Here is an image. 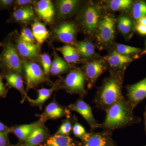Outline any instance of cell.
Here are the masks:
<instances>
[{
  "mask_svg": "<svg viewBox=\"0 0 146 146\" xmlns=\"http://www.w3.org/2000/svg\"><path fill=\"white\" fill-rule=\"evenodd\" d=\"M3 74H0V98L5 97L8 92V89L3 82Z\"/></svg>",
  "mask_w": 146,
  "mask_h": 146,
  "instance_id": "36",
  "label": "cell"
},
{
  "mask_svg": "<svg viewBox=\"0 0 146 146\" xmlns=\"http://www.w3.org/2000/svg\"><path fill=\"white\" fill-rule=\"evenodd\" d=\"M68 108L80 114L89 124L92 131L100 128L101 124L95 119L91 106L82 99L78 100L75 102L70 104Z\"/></svg>",
  "mask_w": 146,
  "mask_h": 146,
  "instance_id": "14",
  "label": "cell"
},
{
  "mask_svg": "<svg viewBox=\"0 0 146 146\" xmlns=\"http://www.w3.org/2000/svg\"><path fill=\"white\" fill-rule=\"evenodd\" d=\"M106 11L102 3L99 2L90 1L82 5L76 19L84 34L94 36Z\"/></svg>",
  "mask_w": 146,
  "mask_h": 146,
  "instance_id": "3",
  "label": "cell"
},
{
  "mask_svg": "<svg viewBox=\"0 0 146 146\" xmlns=\"http://www.w3.org/2000/svg\"><path fill=\"white\" fill-rule=\"evenodd\" d=\"M72 129L74 136L78 138H81V139L87 133L84 128L78 122H75Z\"/></svg>",
  "mask_w": 146,
  "mask_h": 146,
  "instance_id": "34",
  "label": "cell"
},
{
  "mask_svg": "<svg viewBox=\"0 0 146 146\" xmlns=\"http://www.w3.org/2000/svg\"><path fill=\"white\" fill-rule=\"evenodd\" d=\"M78 0H59L56 1V11L60 20L70 18L78 13L82 5Z\"/></svg>",
  "mask_w": 146,
  "mask_h": 146,
  "instance_id": "12",
  "label": "cell"
},
{
  "mask_svg": "<svg viewBox=\"0 0 146 146\" xmlns=\"http://www.w3.org/2000/svg\"><path fill=\"white\" fill-rule=\"evenodd\" d=\"M125 71L110 73L97 89L94 102L97 108L105 111L124 97L122 94Z\"/></svg>",
  "mask_w": 146,
  "mask_h": 146,
  "instance_id": "2",
  "label": "cell"
},
{
  "mask_svg": "<svg viewBox=\"0 0 146 146\" xmlns=\"http://www.w3.org/2000/svg\"><path fill=\"white\" fill-rule=\"evenodd\" d=\"M20 39L24 42L35 44V39L32 30L29 28L25 27L21 30V34L19 35Z\"/></svg>",
  "mask_w": 146,
  "mask_h": 146,
  "instance_id": "32",
  "label": "cell"
},
{
  "mask_svg": "<svg viewBox=\"0 0 146 146\" xmlns=\"http://www.w3.org/2000/svg\"><path fill=\"white\" fill-rule=\"evenodd\" d=\"M9 86L20 91L21 94H25L23 82L21 74L17 73L11 72L4 75Z\"/></svg>",
  "mask_w": 146,
  "mask_h": 146,
  "instance_id": "29",
  "label": "cell"
},
{
  "mask_svg": "<svg viewBox=\"0 0 146 146\" xmlns=\"http://www.w3.org/2000/svg\"></svg>",
  "mask_w": 146,
  "mask_h": 146,
  "instance_id": "47",
  "label": "cell"
},
{
  "mask_svg": "<svg viewBox=\"0 0 146 146\" xmlns=\"http://www.w3.org/2000/svg\"><path fill=\"white\" fill-rule=\"evenodd\" d=\"M143 117L145 120V132L146 134V105L145 107V111L143 113Z\"/></svg>",
  "mask_w": 146,
  "mask_h": 146,
  "instance_id": "43",
  "label": "cell"
},
{
  "mask_svg": "<svg viewBox=\"0 0 146 146\" xmlns=\"http://www.w3.org/2000/svg\"><path fill=\"white\" fill-rule=\"evenodd\" d=\"M14 1L0 0V11L5 9H9L13 6Z\"/></svg>",
  "mask_w": 146,
  "mask_h": 146,
  "instance_id": "38",
  "label": "cell"
},
{
  "mask_svg": "<svg viewBox=\"0 0 146 146\" xmlns=\"http://www.w3.org/2000/svg\"><path fill=\"white\" fill-rule=\"evenodd\" d=\"M112 131L104 130L100 132L86 133L82 140L84 146H106Z\"/></svg>",
  "mask_w": 146,
  "mask_h": 146,
  "instance_id": "16",
  "label": "cell"
},
{
  "mask_svg": "<svg viewBox=\"0 0 146 146\" xmlns=\"http://www.w3.org/2000/svg\"><path fill=\"white\" fill-rule=\"evenodd\" d=\"M106 146H112V145H109L108 144H107V145Z\"/></svg>",
  "mask_w": 146,
  "mask_h": 146,
  "instance_id": "46",
  "label": "cell"
},
{
  "mask_svg": "<svg viewBox=\"0 0 146 146\" xmlns=\"http://www.w3.org/2000/svg\"><path fill=\"white\" fill-rule=\"evenodd\" d=\"M53 91L54 89L52 88H50V89L42 88V89L37 90L38 96L36 99L32 100L29 98V97H27L29 101L32 104L35 105H41L44 104V102L48 99L49 98L52 94Z\"/></svg>",
  "mask_w": 146,
  "mask_h": 146,
  "instance_id": "31",
  "label": "cell"
},
{
  "mask_svg": "<svg viewBox=\"0 0 146 146\" xmlns=\"http://www.w3.org/2000/svg\"><path fill=\"white\" fill-rule=\"evenodd\" d=\"M0 132L9 133L10 132V128L7 127L5 125L0 121Z\"/></svg>",
  "mask_w": 146,
  "mask_h": 146,
  "instance_id": "41",
  "label": "cell"
},
{
  "mask_svg": "<svg viewBox=\"0 0 146 146\" xmlns=\"http://www.w3.org/2000/svg\"><path fill=\"white\" fill-rule=\"evenodd\" d=\"M136 23L146 26V16L140 18Z\"/></svg>",
  "mask_w": 146,
  "mask_h": 146,
  "instance_id": "42",
  "label": "cell"
},
{
  "mask_svg": "<svg viewBox=\"0 0 146 146\" xmlns=\"http://www.w3.org/2000/svg\"><path fill=\"white\" fill-rule=\"evenodd\" d=\"M135 24V21L127 12L122 13L116 19V29L127 41L134 34Z\"/></svg>",
  "mask_w": 146,
  "mask_h": 146,
  "instance_id": "15",
  "label": "cell"
},
{
  "mask_svg": "<svg viewBox=\"0 0 146 146\" xmlns=\"http://www.w3.org/2000/svg\"><path fill=\"white\" fill-rule=\"evenodd\" d=\"M105 119L101 123L104 130L113 131L141 122V119L133 114V110L127 100L122 99L105 111Z\"/></svg>",
  "mask_w": 146,
  "mask_h": 146,
  "instance_id": "1",
  "label": "cell"
},
{
  "mask_svg": "<svg viewBox=\"0 0 146 146\" xmlns=\"http://www.w3.org/2000/svg\"><path fill=\"white\" fill-rule=\"evenodd\" d=\"M138 57H139V55H123L113 50H110L108 54L103 58L110 74L125 71L127 66Z\"/></svg>",
  "mask_w": 146,
  "mask_h": 146,
  "instance_id": "8",
  "label": "cell"
},
{
  "mask_svg": "<svg viewBox=\"0 0 146 146\" xmlns=\"http://www.w3.org/2000/svg\"><path fill=\"white\" fill-rule=\"evenodd\" d=\"M13 35L15 46L20 56L29 60H40L39 46L22 41L16 33Z\"/></svg>",
  "mask_w": 146,
  "mask_h": 146,
  "instance_id": "13",
  "label": "cell"
},
{
  "mask_svg": "<svg viewBox=\"0 0 146 146\" xmlns=\"http://www.w3.org/2000/svg\"><path fill=\"white\" fill-rule=\"evenodd\" d=\"M146 54V41L145 42V49L143 50L142 52L140 54L139 56L144 55Z\"/></svg>",
  "mask_w": 146,
  "mask_h": 146,
  "instance_id": "44",
  "label": "cell"
},
{
  "mask_svg": "<svg viewBox=\"0 0 146 146\" xmlns=\"http://www.w3.org/2000/svg\"><path fill=\"white\" fill-rule=\"evenodd\" d=\"M134 2L132 0H109L104 1L102 4L106 11L128 13L131 10Z\"/></svg>",
  "mask_w": 146,
  "mask_h": 146,
  "instance_id": "20",
  "label": "cell"
},
{
  "mask_svg": "<svg viewBox=\"0 0 146 146\" xmlns=\"http://www.w3.org/2000/svg\"><path fill=\"white\" fill-rule=\"evenodd\" d=\"M110 49L113 50L120 54L127 56L138 55L143 51L140 48L116 43H114Z\"/></svg>",
  "mask_w": 146,
  "mask_h": 146,
  "instance_id": "28",
  "label": "cell"
},
{
  "mask_svg": "<svg viewBox=\"0 0 146 146\" xmlns=\"http://www.w3.org/2000/svg\"><path fill=\"white\" fill-rule=\"evenodd\" d=\"M34 18V12L33 8L31 5H29L14 9L11 13L9 21L27 23L33 20Z\"/></svg>",
  "mask_w": 146,
  "mask_h": 146,
  "instance_id": "19",
  "label": "cell"
},
{
  "mask_svg": "<svg viewBox=\"0 0 146 146\" xmlns=\"http://www.w3.org/2000/svg\"><path fill=\"white\" fill-rule=\"evenodd\" d=\"M127 100L134 109L146 98V77L135 84L125 86Z\"/></svg>",
  "mask_w": 146,
  "mask_h": 146,
  "instance_id": "11",
  "label": "cell"
},
{
  "mask_svg": "<svg viewBox=\"0 0 146 146\" xmlns=\"http://www.w3.org/2000/svg\"><path fill=\"white\" fill-rule=\"evenodd\" d=\"M62 55L65 61L68 64H77L82 61H86L80 56L74 46L66 44L57 48Z\"/></svg>",
  "mask_w": 146,
  "mask_h": 146,
  "instance_id": "21",
  "label": "cell"
},
{
  "mask_svg": "<svg viewBox=\"0 0 146 146\" xmlns=\"http://www.w3.org/2000/svg\"><path fill=\"white\" fill-rule=\"evenodd\" d=\"M135 31L139 34L143 35H146V26L136 23L135 24Z\"/></svg>",
  "mask_w": 146,
  "mask_h": 146,
  "instance_id": "40",
  "label": "cell"
},
{
  "mask_svg": "<svg viewBox=\"0 0 146 146\" xmlns=\"http://www.w3.org/2000/svg\"><path fill=\"white\" fill-rule=\"evenodd\" d=\"M40 60H41L43 71L45 75H47L50 72L51 67L52 61L49 55L47 53H44L40 56Z\"/></svg>",
  "mask_w": 146,
  "mask_h": 146,
  "instance_id": "33",
  "label": "cell"
},
{
  "mask_svg": "<svg viewBox=\"0 0 146 146\" xmlns=\"http://www.w3.org/2000/svg\"><path fill=\"white\" fill-rule=\"evenodd\" d=\"M3 50L0 54V68L5 73H17L21 74L24 71L23 61L20 57L11 35L3 43Z\"/></svg>",
  "mask_w": 146,
  "mask_h": 146,
  "instance_id": "4",
  "label": "cell"
},
{
  "mask_svg": "<svg viewBox=\"0 0 146 146\" xmlns=\"http://www.w3.org/2000/svg\"><path fill=\"white\" fill-rule=\"evenodd\" d=\"M46 131L40 126L35 128L26 140L25 146H36L44 140Z\"/></svg>",
  "mask_w": 146,
  "mask_h": 146,
  "instance_id": "26",
  "label": "cell"
},
{
  "mask_svg": "<svg viewBox=\"0 0 146 146\" xmlns=\"http://www.w3.org/2000/svg\"><path fill=\"white\" fill-rule=\"evenodd\" d=\"M78 27L74 22L65 21L56 27L53 34L56 39L67 44L74 46L76 41Z\"/></svg>",
  "mask_w": 146,
  "mask_h": 146,
  "instance_id": "9",
  "label": "cell"
},
{
  "mask_svg": "<svg viewBox=\"0 0 146 146\" xmlns=\"http://www.w3.org/2000/svg\"><path fill=\"white\" fill-rule=\"evenodd\" d=\"M85 76L88 89L94 87L100 76L107 70L103 57L86 60L82 68Z\"/></svg>",
  "mask_w": 146,
  "mask_h": 146,
  "instance_id": "7",
  "label": "cell"
},
{
  "mask_svg": "<svg viewBox=\"0 0 146 146\" xmlns=\"http://www.w3.org/2000/svg\"><path fill=\"white\" fill-rule=\"evenodd\" d=\"M8 133L0 132V146H7L8 143Z\"/></svg>",
  "mask_w": 146,
  "mask_h": 146,
  "instance_id": "39",
  "label": "cell"
},
{
  "mask_svg": "<svg viewBox=\"0 0 146 146\" xmlns=\"http://www.w3.org/2000/svg\"><path fill=\"white\" fill-rule=\"evenodd\" d=\"M35 1L31 0H16L14 1L13 6H15L14 9L21 7L30 5L33 3H35Z\"/></svg>",
  "mask_w": 146,
  "mask_h": 146,
  "instance_id": "37",
  "label": "cell"
},
{
  "mask_svg": "<svg viewBox=\"0 0 146 146\" xmlns=\"http://www.w3.org/2000/svg\"><path fill=\"white\" fill-rule=\"evenodd\" d=\"M38 126L39 123H37L23 125L10 128V131L13 132L20 140H26L35 129Z\"/></svg>",
  "mask_w": 146,
  "mask_h": 146,
  "instance_id": "25",
  "label": "cell"
},
{
  "mask_svg": "<svg viewBox=\"0 0 146 146\" xmlns=\"http://www.w3.org/2000/svg\"><path fill=\"white\" fill-rule=\"evenodd\" d=\"M72 129V123L69 120H65L61 125L57 132V134L68 135Z\"/></svg>",
  "mask_w": 146,
  "mask_h": 146,
  "instance_id": "35",
  "label": "cell"
},
{
  "mask_svg": "<svg viewBox=\"0 0 146 146\" xmlns=\"http://www.w3.org/2000/svg\"><path fill=\"white\" fill-rule=\"evenodd\" d=\"M35 10L38 16L47 23H51L53 21L55 11L51 1L50 0L38 1L35 5Z\"/></svg>",
  "mask_w": 146,
  "mask_h": 146,
  "instance_id": "18",
  "label": "cell"
},
{
  "mask_svg": "<svg viewBox=\"0 0 146 146\" xmlns=\"http://www.w3.org/2000/svg\"><path fill=\"white\" fill-rule=\"evenodd\" d=\"M3 43L0 42V47H3Z\"/></svg>",
  "mask_w": 146,
  "mask_h": 146,
  "instance_id": "45",
  "label": "cell"
},
{
  "mask_svg": "<svg viewBox=\"0 0 146 146\" xmlns=\"http://www.w3.org/2000/svg\"><path fill=\"white\" fill-rule=\"evenodd\" d=\"M116 19L112 14L106 11L103 16L94 36L100 50L110 49L115 43Z\"/></svg>",
  "mask_w": 146,
  "mask_h": 146,
  "instance_id": "5",
  "label": "cell"
},
{
  "mask_svg": "<svg viewBox=\"0 0 146 146\" xmlns=\"http://www.w3.org/2000/svg\"><path fill=\"white\" fill-rule=\"evenodd\" d=\"M130 13V16L135 23L140 18L146 16V1H134Z\"/></svg>",
  "mask_w": 146,
  "mask_h": 146,
  "instance_id": "30",
  "label": "cell"
},
{
  "mask_svg": "<svg viewBox=\"0 0 146 146\" xmlns=\"http://www.w3.org/2000/svg\"><path fill=\"white\" fill-rule=\"evenodd\" d=\"M86 79L82 68L71 69L60 83V87L70 94H78L82 98L87 94Z\"/></svg>",
  "mask_w": 146,
  "mask_h": 146,
  "instance_id": "6",
  "label": "cell"
},
{
  "mask_svg": "<svg viewBox=\"0 0 146 146\" xmlns=\"http://www.w3.org/2000/svg\"><path fill=\"white\" fill-rule=\"evenodd\" d=\"M46 145L47 146H75V144L69 135L56 134L47 140Z\"/></svg>",
  "mask_w": 146,
  "mask_h": 146,
  "instance_id": "27",
  "label": "cell"
},
{
  "mask_svg": "<svg viewBox=\"0 0 146 146\" xmlns=\"http://www.w3.org/2000/svg\"><path fill=\"white\" fill-rule=\"evenodd\" d=\"M70 114L69 110L56 102H51L48 105L44 112L45 116L52 119H58L65 115L69 117Z\"/></svg>",
  "mask_w": 146,
  "mask_h": 146,
  "instance_id": "22",
  "label": "cell"
},
{
  "mask_svg": "<svg viewBox=\"0 0 146 146\" xmlns=\"http://www.w3.org/2000/svg\"><path fill=\"white\" fill-rule=\"evenodd\" d=\"M71 67L70 64L55 52L50 72L53 75L61 74L70 70Z\"/></svg>",
  "mask_w": 146,
  "mask_h": 146,
  "instance_id": "23",
  "label": "cell"
},
{
  "mask_svg": "<svg viewBox=\"0 0 146 146\" xmlns=\"http://www.w3.org/2000/svg\"><path fill=\"white\" fill-rule=\"evenodd\" d=\"M32 31L35 39L39 45L43 44L48 36L49 32L46 27L38 21H35L32 25Z\"/></svg>",
  "mask_w": 146,
  "mask_h": 146,
  "instance_id": "24",
  "label": "cell"
},
{
  "mask_svg": "<svg viewBox=\"0 0 146 146\" xmlns=\"http://www.w3.org/2000/svg\"><path fill=\"white\" fill-rule=\"evenodd\" d=\"M23 67L28 88H32L44 82L46 80L44 71L36 62L24 60Z\"/></svg>",
  "mask_w": 146,
  "mask_h": 146,
  "instance_id": "10",
  "label": "cell"
},
{
  "mask_svg": "<svg viewBox=\"0 0 146 146\" xmlns=\"http://www.w3.org/2000/svg\"><path fill=\"white\" fill-rule=\"evenodd\" d=\"M74 46L80 56L85 60H93L101 57L96 51L95 44L90 38L77 42Z\"/></svg>",
  "mask_w": 146,
  "mask_h": 146,
  "instance_id": "17",
  "label": "cell"
}]
</instances>
